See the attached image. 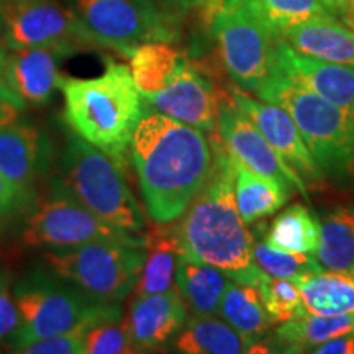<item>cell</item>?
Segmentation results:
<instances>
[{"label": "cell", "mask_w": 354, "mask_h": 354, "mask_svg": "<svg viewBox=\"0 0 354 354\" xmlns=\"http://www.w3.org/2000/svg\"><path fill=\"white\" fill-rule=\"evenodd\" d=\"M63 57V53L50 48L13 50L6 56L2 81L26 105H44L59 88Z\"/></svg>", "instance_id": "cell-18"}, {"label": "cell", "mask_w": 354, "mask_h": 354, "mask_svg": "<svg viewBox=\"0 0 354 354\" xmlns=\"http://www.w3.org/2000/svg\"><path fill=\"white\" fill-rule=\"evenodd\" d=\"M130 156L146 214L158 225H169L184 215L214 165V148L205 131L149 105H145L133 131Z\"/></svg>", "instance_id": "cell-1"}, {"label": "cell", "mask_w": 354, "mask_h": 354, "mask_svg": "<svg viewBox=\"0 0 354 354\" xmlns=\"http://www.w3.org/2000/svg\"><path fill=\"white\" fill-rule=\"evenodd\" d=\"M282 39L300 55L339 64H354V28L333 15L310 19L290 26Z\"/></svg>", "instance_id": "cell-19"}, {"label": "cell", "mask_w": 354, "mask_h": 354, "mask_svg": "<svg viewBox=\"0 0 354 354\" xmlns=\"http://www.w3.org/2000/svg\"><path fill=\"white\" fill-rule=\"evenodd\" d=\"M32 202L33 198L25 196L20 189H17L0 174V225L21 214L24 210H28Z\"/></svg>", "instance_id": "cell-36"}, {"label": "cell", "mask_w": 354, "mask_h": 354, "mask_svg": "<svg viewBox=\"0 0 354 354\" xmlns=\"http://www.w3.org/2000/svg\"><path fill=\"white\" fill-rule=\"evenodd\" d=\"M230 99L254 123L281 158L302 177L307 185H320L325 174L305 145L302 133L284 109L269 102H259L241 87L233 86Z\"/></svg>", "instance_id": "cell-14"}, {"label": "cell", "mask_w": 354, "mask_h": 354, "mask_svg": "<svg viewBox=\"0 0 354 354\" xmlns=\"http://www.w3.org/2000/svg\"><path fill=\"white\" fill-rule=\"evenodd\" d=\"M6 7L3 48H50L63 55L104 48L71 7L57 0H20Z\"/></svg>", "instance_id": "cell-11"}, {"label": "cell", "mask_w": 354, "mask_h": 354, "mask_svg": "<svg viewBox=\"0 0 354 354\" xmlns=\"http://www.w3.org/2000/svg\"><path fill=\"white\" fill-rule=\"evenodd\" d=\"M290 115L323 174L343 177L354 171V117L279 71L254 92Z\"/></svg>", "instance_id": "cell-5"}, {"label": "cell", "mask_w": 354, "mask_h": 354, "mask_svg": "<svg viewBox=\"0 0 354 354\" xmlns=\"http://www.w3.org/2000/svg\"><path fill=\"white\" fill-rule=\"evenodd\" d=\"M187 322V308L176 287L149 295H135L125 320L135 353L166 348Z\"/></svg>", "instance_id": "cell-15"}, {"label": "cell", "mask_w": 354, "mask_h": 354, "mask_svg": "<svg viewBox=\"0 0 354 354\" xmlns=\"http://www.w3.org/2000/svg\"><path fill=\"white\" fill-rule=\"evenodd\" d=\"M317 259L328 271H354V205L338 207L322 221Z\"/></svg>", "instance_id": "cell-28"}, {"label": "cell", "mask_w": 354, "mask_h": 354, "mask_svg": "<svg viewBox=\"0 0 354 354\" xmlns=\"http://www.w3.org/2000/svg\"><path fill=\"white\" fill-rule=\"evenodd\" d=\"M230 277L214 266L179 253L174 287L190 315H216Z\"/></svg>", "instance_id": "cell-20"}, {"label": "cell", "mask_w": 354, "mask_h": 354, "mask_svg": "<svg viewBox=\"0 0 354 354\" xmlns=\"http://www.w3.org/2000/svg\"><path fill=\"white\" fill-rule=\"evenodd\" d=\"M216 315L253 343V353H256V348H261V339L274 325L266 312L259 290L254 286L243 284L233 279H230L221 295ZM261 351L268 353L264 348H261Z\"/></svg>", "instance_id": "cell-22"}, {"label": "cell", "mask_w": 354, "mask_h": 354, "mask_svg": "<svg viewBox=\"0 0 354 354\" xmlns=\"http://www.w3.org/2000/svg\"><path fill=\"white\" fill-rule=\"evenodd\" d=\"M6 56H7V51L6 48L0 46V79H2V73H3V64H6Z\"/></svg>", "instance_id": "cell-43"}, {"label": "cell", "mask_w": 354, "mask_h": 354, "mask_svg": "<svg viewBox=\"0 0 354 354\" xmlns=\"http://www.w3.org/2000/svg\"><path fill=\"white\" fill-rule=\"evenodd\" d=\"M161 6L172 13L176 19H180V17L194 10H202L205 6V0H161Z\"/></svg>", "instance_id": "cell-38"}, {"label": "cell", "mask_w": 354, "mask_h": 354, "mask_svg": "<svg viewBox=\"0 0 354 354\" xmlns=\"http://www.w3.org/2000/svg\"><path fill=\"white\" fill-rule=\"evenodd\" d=\"M3 32H6V7L0 3V46H3Z\"/></svg>", "instance_id": "cell-42"}, {"label": "cell", "mask_w": 354, "mask_h": 354, "mask_svg": "<svg viewBox=\"0 0 354 354\" xmlns=\"http://www.w3.org/2000/svg\"><path fill=\"white\" fill-rule=\"evenodd\" d=\"M221 3H223V0H205V6L202 8V19L205 21L207 25L210 26L212 20H214L215 13L218 12V8L221 7Z\"/></svg>", "instance_id": "cell-39"}, {"label": "cell", "mask_w": 354, "mask_h": 354, "mask_svg": "<svg viewBox=\"0 0 354 354\" xmlns=\"http://www.w3.org/2000/svg\"><path fill=\"white\" fill-rule=\"evenodd\" d=\"M146 246L99 241L55 248L43 254L48 269L92 297L123 302L138 284Z\"/></svg>", "instance_id": "cell-9"}, {"label": "cell", "mask_w": 354, "mask_h": 354, "mask_svg": "<svg viewBox=\"0 0 354 354\" xmlns=\"http://www.w3.org/2000/svg\"><path fill=\"white\" fill-rule=\"evenodd\" d=\"M24 245L32 248H74L87 243L113 241L146 246V234L133 233L107 223L79 202L59 176L26 210L21 228Z\"/></svg>", "instance_id": "cell-7"}, {"label": "cell", "mask_w": 354, "mask_h": 354, "mask_svg": "<svg viewBox=\"0 0 354 354\" xmlns=\"http://www.w3.org/2000/svg\"><path fill=\"white\" fill-rule=\"evenodd\" d=\"M302 305L323 317L354 315V271H320L297 282Z\"/></svg>", "instance_id": "cell-25"}, {"label": "cell", "mask_w": 354, "mask_h": 354, "mask_svg": "<svg viewBox=\"0 0 354 354\" xmlns=\"http://www.w3.org/2000/svg\"><path fill=\"white\" fill-rule=\"evenodd\" d=\"M276 71L354 117V64L330 63L300 55L281 39Z\"/></svg>", "instance_id": "cell-16"}, {"label": "cell", "mask_w": 354, "mask_h": 354, "mask_svg": "<svg viewBox=\"0 0 354 354\" xmlns=\"http://www.w3.org/2000/svg\"><path fill=\"white\" fill-rule=\"evenodd\" d=\"M322 2L325 3L331 15L342 17L344 20V17H346V3H344V0H322Z\"/></svg>", "instance_id": "cell-40"}, {"label": "cell", "mask_w": 354, "mask_h": 354, "mask_svg": "<svg viewBox=\"0 0 354 354\" xmlns=\"http://www.w3.org/2000/svg\"><path fill=\"white\" fill-rule=\"evenodd\" d=\"M59 91L69 130L125 169L133 131L146 105L130 68L109 61L95 77L61 76Z\"/></svg>", "instance_id": "cell-3"}, {"label": "cell", "mask_w": 354, "mask_h": 354, "mask_svg": "<svg viewBox=\"0 0 354 354\" xmlns=\"http://www.w3.org/2000/svg\"><path fill=\"white\" fill-rule=\"evenodd\" d=\"M158 112L205 133L216 130L220 94L212 79L183 57L162 91L143 97Z\"/></svg>", "instance_id": "cell-13"}, {"label": "cell", "mask_w": 354, "mask_h": 354, "mask_svg": "<svg viewBox=\"0 0 354 354\" xmlns=\"http://www.w3.org/2000/svg\"><path fill=\"white\" fill-rule=\"evenodd\" d=\"M26 104L8 88L6 82L0 79V127L17 122L25 112Z\"/></svg>", "instance_id": "cell-37"}, {"label": "cell", "mask_w": 354, "mask_h": 354, "mask_svg": "<svg viewBox=\"0 0 354 354\" xmlns=\"http://www.w3.org/2000/svg\"><path fill=\"white\" fill-rule=\"evenodd\" d=\"M261 230H263L261 227L256 228L253 236V259L269 276L286 279L297 284L304 277L323 271L318 259L312 258L310 254L294 253V251H286L269 245L264 233L261 238Z\"/></svg>", "instance_id": "cell-30"}, {"label": "cell", "mask_w": 354, "mask_h": 354, "mask_svg": "<svg viewBox=\"0 0 354 354\" xmlns=\"http://www.w3.org/2000/svg\"><path fill=\"white\" fill-rule=\"evenodd\" d=\"M20 315L13 297L12 276L0 269V346L8 343L12 335L19 328Z\"/></svg>", "instance_id": "cell-35"}, {"label": "cell", "mask_w": 354, "mask_h": 354, "mask_svg": "<svg viewBox=\"0 0 354 354\" xmlns=\"http://www.w3.org/2000/svg\"><path fill=\"white\" fill-rule=\"evenodd\" d=\"M216 130L221 145L238 162L259 174L272 177L287 189L297 190L305 198L308 197L307 184L302 177L268 143L254 123L233 104L232 99L220 102Z\"/></svg>", "instance_id": "cell-12"}, {"label": "cell", "mask_w": 354, "mask_h": 354, "mask_svg": "<svg viewBox=\"0 0 354 354\" xmlns=\"http://www.w3.org/2000/svg\"><path fill=\"white\" fill-rule=\"evenodd\" d=\"M266 241L286 251L315 254L322 241V223L307 207L292 205L272 220Z\"/></svg>", "instance_id": "cell-29"}, {"label": "cell", "mask_w": 354, "mask_h": 354, "mask_svg": "<svg viewBox=\"0 0 354 354\" xmlns=\"http://www.w3.org/2000/svg\"><path fill=\"white\" fill-rule=\"evenodd\" d=\"M128 68L141 95H153L162 91L169 82L177 66L183 61V53L167 41L143 43L127 55Z\"/></svg>", "instance_id": "cell-26"}, {"label": "cell", "mask_w": 354, "mask_h": 354, "mask_svg": "<svg viewBox=\"0 0 354 354\" xmlns=\"http://www.w3.org/2000/svg\"><path fill=\"white\" fill-rule=\"evenodd\" d=\"M135 353L131 346L125 320L110 318L92 326L84 342V354H128Z\"/></svg>", "instance_id": "cell-33"}, {"label": "cell", "mask_w": 354, "mask_h": 354, "mask_svg": "<svg viewBox=\"0 0 354 354\" xmlns=\"http://www.w3.org/2000/svg\"><path fill=\"white\" fill-rule=\"evenodd\" d=\"M97 323H86L76 326L74 330L66 333L50 336V338L38 339L26 346H21L15 353L21 354H84V342H86L87 331Z\"/></svg>", "instance_id": "cell-34"}, {"label": "cell", "mask_w": 354, "mask_h": 354, "mask_svg": "<svg viewBox=\"0 0 354 354\" xmlns=\"http://www.w3.org/2000/svg\"><path fill=\"white\" fill-rule=\"evenodd\" d=\"M59 166V179L88 210L113 227L145 232L143 209L127 183L125 169L112 158L69 131Z\"/></svg>", "instance_id": "cell-6"}, {"label": "cell", "mask_w": 354, "mask_h": 354, "mask_svg": "<svg viewBox=\"0 0 354 354\" xmlns=\"http://www.w3.org/2000/svg\"><path fill=\"white\" fill-rule=\"evenodd\" d=\"M50 159V141L37 127L19 122L0 127V174L33 201Z\"/></svg>", "instance_id": "cell-17"}, {"label": "cell", "mask_w": 354, "mask_h": 354, "mask_svg": "<svg viewBox=\"0 0 354 354\" xmlns=\"http://www.w3.org/2000/svg\"><path fill=\"white\" fill-rule=\"evenodd\" d=\"M354 330V315L323 317L300 307L276 330L274 348L281 353H312L318 344Z\"/></svg>", "instance_id": "cell-21"}, {"label": "cell", "mask_w": 354, "mask_h": 354, "mask_svg": "<svg viewBox=\"0 0 354 354\" xmlns=\"http://www.w3.org/2000/svg\"><path fill=\"white\" fill-rule=\"evenodd\" d=\"M13 297L20 323L7 343L12 353L86 323L123 318L122 302L92 297L50 269H32L21 276L13 284Z\"/></svg>", "instance_id": "cell-4"}, {"label": "cell", "mask_w": 354, "mask_h": 354, "mask_svg": "<svg viewBox=\"0 0 354 354\" xmlns=\"http://www.w3.org/2000/svg\"><path fill=\"white\" fill-rule=\"evenodd\" d=\"M253 286L259 290L266 312L271 317L274 325L290 320L295 312L302 307V295H300L297 284L294 282L272 277L263 269H259Z\"/></svg>", "instance_id": "cell-31"}, {"label": "cell", "mask_w": 354, "mask_h": 354, "mask_svg": "<svg viewBox=\"0 0 354 354\" xmlns=\"http://www.w3.org/2000/svg\"><path fill=\"white\" fill-rule=\"evenodd\" d=\"M214 165L205 185L174 227L179 253L223 271L233 281L253 284L259 266L234 197V159L220 138L212 141Z\"/></svg>", "instance_id": "cell-2"}, {"label": "cell", "mask_w": 354, "mask_h": 354, "mask_svg": "<svg viewBox=\"0 0 354 354\" xmlns=\"http://www.w3.org/2000/svg\"><path fill=\"white\" fill-rule=\"evenodd\" d=\"M234 159V158H233ZM290 189L234 159V197L243 221L253 225L284 207Z\"/></svg>", "instance_id": "cell-24"}, {"label": "cell", "mask_w": 354, "mask_h": 354, "mask_svg": "<svg viewBox=\"0 0 354 354\" xmlns=\"http://www.w3.org/2000/svg\"><path fill=\"white\" fill-rule=\"evenodd\" d=\"M179 256L176 233L156 230L146 233V258L135 295H149L166 292L174 287L176 264Z\"/></svg>", "instance_id": "cell-27"}, {"label": "cell", "mask_w": 354, "mask_h": 354, "mask_svg": "<svg viewBox=\"0 0 354 354\" xmlns=\"http://www.w3.org/2000/svg\"><path fill=\"white\" fill-rule=\"evenodd\" d=\"M210 28L234 86L254 94L276 73L282 38L264 20L254 0H223Z\"/></svg>", "instance_id": "cell-8"}, {"label": "cell", "mask_w": 354, "mask_h": 354, "mask_svg": "<svg viewBox=\"0 0 354 354\" xmlns=\"http://www.w3.org/2000/svg\"><path fill=\"white\" fill-rule=\"evenodd\" d=\"M71 8L102 46L123 56L143 43L179 38V19L154 0H71Z\"/></svg>", "instance_id": "cell-10"}, {"label": "cell", "mask_w": 354, "mask_h": 354, "mask_svg": "<svg viewBox=\"0 0 354 354\" xmlns=\"http://www.w3.org/2000/svg\"><path fill=\"white\" fill-rule=\"evenodd\" d=\"M13 2H20V0H0L2 6H8V3H13Z\"/></svg>", "instance_id": "cell-44"}, {"label": "cell", "mask_w": 354, "mask_h": 354, "mask_svg": "<svg viewBox=\"0 0 354 354\" xmlns=\"http://www.w3.org/2000/svg\"><path fill=\"white\" fill-rule=\"evenodd\" d=\"M346 3V17H344V24L354 28V0H344Z\"/></svg>", "instance_id": "cell-41"}, {"label": "cell", "mask_w": 354, "mask_h": 354, "mask_svg": "<svg viewBox=\"0 0 354 354\" xmlns=\"http://www.w3.org/2000/svg\"><path fill=\"white\" fill-rule=\"evenodd\" d=\"M261 15L269 26L282 38L290 26L310 19L331 15L322 0H254Z\"/></svg>", "instance_id": "cell-32"}, {"label": "cell", "mask_w": 354, "mask_h": 354, "mask_svg": "<svg viewBox=\"0 0 354 354\" xmlns=\"http://www.w3.org/2000/svg\"><path fill=\"white\" fill-rule=\"evenodd\" d=\"M176 351L185 354H241L253 353V343L215 315H190L176 336Z\"/></svg>", "instance_id": "cell-23"}]
</instances>
